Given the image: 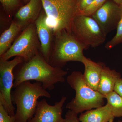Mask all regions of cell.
Wrapping results in <instances>:
<instances>
[{"mask_svg":"<svg viewBox=\"0 0 122 122\" xmlns=\"http://www.w3.org/2000/svg\"><path fill=\"white\" fill-rule=\"evenodd\" d=\"M19 65L13 70L14 89L24 82L34 80L41 83L46 90L52 91L55 84L65 82V76L68 73L62 68L51 66L39 53L30 61Z\"/></svg>","mask_w":122,"mask_h":122,"instance_id":"cell-1","label":"cell"},{"mask_svg":"<svg viewBox=\"0 0 122 122\" xmlns=\"http://www.w3.org/2000/svg\"><path fill=\"white\" fill-rule=\"evenodd\" d=\"M41 97L50 98L51 96L39 82L32 83L25 81L14 88L11 92L12 102L16 107L14 122H28L32 118Z\"/></svg>","mask_w":122,"mask_h":122,"instance_id":"cell-2","label":"cell"},{"mask_svg":"<svg viewBox=\"0 0 122 122\" xmlns=\"http://www.w3.org/2000/svg\"><path fill=\"white\" fill-rule=\"evenodd\" d=\"M67 81L76 92L74 98L66 106L67 109L78 114L104 106L105 96L87 85L81 72L74 71L68 76Z\"/></svg>","mask_w":122,"mask_h":122,"instance_id":"cell-3","label":"cell"},{"mask_svg":"<svg viewBox=\"0 0 122 122\" xmlns=\"http://www.w3.org/2000/svg\"><path fill=\"white\" fill-rule=\"evenodd\" d=\"M46 22L55 35L61 30L71 32L74 18L78 14L77 0H41Z\"/></svg>","mask_w":122,"mask_h":122,"instance_id":"cell-4","label":"cell"},{"mask_svg":"<svg viewBox=\"0 0 122 122\" xmlns=\"http://www.w3.org/2000/svg\"><path fill=\"white\" fill-rule=\"evenodd\" d=\"M54 35L55 46L53 52L50 55L49 63L54 67L62 68L70 61L82 63L85 56L83 51L88 48L67 30H61Z\"/></svg>","mask_w":122,"mask_h":122,"instance_id":"cell-5","label":"cell"},{"mask_svg":"<svg viewBox=\"0 0 122 122\" xmlns=\"http://www.w3.org/2000/svg\"><path fill=\"white\" fill-rule=\"evenodd\" d=\"M71 32L82 44L88 48L104 43L106 35L91 16L77 14L72 22Z\"/></svg>","mask_w":122,"mask_h":122,"instance_id":"cell-6","label":"cell"},{"mask_svg":"<svg viewBox=\"0 0 122 122\" xmlns=\"http://www.w3.org/2000/svg\"><path fill=\"white\" fill-rule=\"evenodd\" d=\"M38 35L35 24H30L23 30L8 50L0 56V59L7 61L14 56L21 57L28 61L38 52Z\"/></svg>","mask_w":122,"mask_h":122,"instance_id":"cell-7","label":"cell"},{"mask_svg":"<svg viewBox=\"0 0 122 122\" xmlns=\"http://www.w3.org/2000/svg\"><path fill=\"white\" fill-rule=\"evenodd\" d=\"M21 57L16 56L11 61L0 59V102L11 117L15 116V108L11 99L13 87V70L19 64L24 62Z\"/></svg>","mask_w":122,"mask_h":122,"instance_id":"cell-8","label":"cell"},{"mask_svg":"<svg viewBox=\"0 0 122 122\" xmlns=\"http://www.w3.org/2000/svg\"><path fill=\"white\" fill-rule=\"evenodd\" d=\"M91 16L107 35L117 28L122 16V4L107 1Z\"/></svg>","mask_w":122,"mask_h":122,"instance_id":"cell-9","label":"cell"},{"mask_svg":"<svg viewBox=\"0 0 122 122\" xmlns=\"http://www.w3.org/2000/svg\"><path fill=\"white\" fill-rule=\"evenodd\" d=\"M67 98L62 96L54 105H49L45 99L39 101L35 114L28 122H65L62 117V107Z\"/></svg>","mask_w":122,"mask_h":122,"instance_id":"cell-10","label":"cell"},{"mask_svg":"<svg viewBox=\"0 0 122 122\" xmlns=\"http://www.w3.org/2000/svg\"><path fill=\"white\" fill-rule=\"evenodd\" d=\"M41 7V0H30L16 13L15 22L21 29L26 27L36 21L39 17Z\"/></svg>","mask_w":122,"mask_h":122,"instance_id":"cell-11","label":"cell"},{"mask_svg":"<svg viewBox=\"0 0 122 122\" xmlns=\"http://www.w3.org/2000/svg\"><path fill=\"white\" fill-rule=\"evenodd\" d=\"M45 13H41L35 21L38 36L41 44V54L49 63L53 32L46 22Z\"/></svg>","mask_w":122,"mask_h":122,"instance_id":"cell-12","label":"cell"},{"mask_svg":"<svg viewBox=\"0 0 122 122\" xmlns=\"http://www.w3.org/2000/svg\"><path fill=\"white\" fill-rule=\"evenodd\" d=\"M82 63L85 66L83 77L86 83L94 90L98 91L100 76L103 66L102 62H96L85 56Z\"/></svg>","mask_w":122,"mask_h":122,"instance_id":"cell-13","label":"cell"},{"mask_svg":"<svg viewBox=\"0 0 122 122\" xmlns=\"http://www.w3.org/2000/svg\"><path fill=\"white\" fill-rule=\"evenodd\" d=\"M115 118L111 107L107 103L105 106L87 111L79 117L80 122H113Z\"/></svg>","mask_w":122,"mask_h":122,"instance_id":"cell-14","label":"cell"},{"mask_svg":"<svg viewBox=\"0 0 122 122\" xmlns=\"http://www.w3.org/2000/svg\"><path fill=\"white\" fill-rule=\"evenodd\" d=\"M120 78L119 73L104 66L101 73L98 91L105 96L114 91L116 83Z\"/></svg>","mask_w":122,"mask_h":122,"instance_id":"cell-15","label":"cell"},{"mask_svg":"<svg viewBox=\"0 0 122 122\" xmlns=\"http://www.w3.org/2000/svg\"><path fill=\"white\" fill-rule=\"evenodd\" d=\"M21 28L15 21H12L8 29L1 34L0 38V56L8 50Z\"/></svg>","mask_w":122,"mask_h":122,"instance_id":"cell-16","label":"cell"},{"mask_svg":"<svg viewBox=\"0 0 122 122\" xmlns=\"http://www.w3.org/2000/svg\"><path fill=\"white\" fill-rule=\"evenodd\" d=\"M115 117H122V97L113 91L105 96Z\"/></svg>","mask_w":122,"mask_h":122,"instance_id":"cell-17","label":"cell"},{"mask_svg":"<svg viewBox=\"0 0 122 122\" xmlns=\"http://www.w3.org/2000/svg\"><path fill=\"white\" fill-rule=\"evenodd\" d=\"M116 29L117 31L114 36L105 45V48L107 49H111L122 43V16L118 24Z\"/></svg>","mask_w":122,"mask_h":122,"instance_id":"cell-18","label":"cell"},{"mask_svg":"<svg viewBox=\"0 0 122 122\" xmlns=\"http://www.w3.org/2000/svg\"><path fill=\"white\" fill-rule=\"evenodd\" d=\"M107 1V0H93L89 6L85 9L81 14L91 16L101 8Z\"/></svg>","mask_w":122,"mask_h":122,"instance_id":"cell-19","label":"cell"},{"mask_svg":"<svg viewBox=\"0 0 122 122\" xmlns=\"http://www.w3.org/2000/svg\"><path fill=\"white\" fill-rule=\"evenodd\" d=\"M4 10L10 12L17 8L20 5V0H0Z\"/></svg>","mask_w":122,"mask_h":122,"instance_id":"cell-20","label":"cell"},{"mask_svg":"<svg viewBox=\"0 0 122 122\" xmlns=\"http://www.w3.org/2000/svg\"><path fill=\"white\" fill-rule=\"evenodd\" d=\"M0 122H14V118L10 116L0 102Z\"/></svg>","mask_w":122,"mask_h":122,"instance_id":"cell-21","label":"cell"},{"mask_svg":"<svg viewBox=\"0 0 122 122\" xmlns=\"http://www.w3.org/2000/svg\"><path fill=\"white\" fill-rule=\"evenodd\" d=\"M93 0H77L78 14H81L93 2Z\"/></svg>","mask_w":122,"mask_h":122,"instance_id":"cell-22","label":"cell"},{"mask_svg":"<svg viewBox=\"0 0 122 122\" xmlns=\"http://www.w3.org/2000/svg\"><path fill=\"white\" fill-rule=\"evenodd\" d=\"M65 119V122H80L78 114L70 110L66 114Z\"/></svg>","mask_w":122,"mask_h":122,"instance_id":"cell-23","label":"cell"},{"mask_svg":"<svg viewBox=\"0 0 122 122\" xmlns=\"http://www.w3.org/2000/svg\"><path fill=\"white\" fill-rule=\"evenodd\" d=\"M114 91L122 97V78L119 79L116 82Z\"/></svg>","mask_w":122,"mask_h":122,"instance_id":"cell-24","label":"cell"},{"mask_svg":"<svg viewBox=\"0 0 122 122\" xmlns=\"http://www.w3.org/2000/svg\"><path fill=\"white\" fill-rule=\"evenodd\" d=\"M118 4H122V0H112Z\"/></svg>","mask_w":122,"mask_h":122,"instance_id":"cell-25","label":"cell"},{"mask_svg":"<svg viewBox=\"0 0 122 122\" xmlns=\"http://www.w3.org/2000/svg\"><path fill=\"white\" fill-rule=\"evenodd\" d=\"M29 0H24L25 2H27V3L29 1Z\"/></svg>","mask_w":122,"mask_h":122,"instance_id":"cell-26","label":"cell"},{"mask_svg":"<svg viewBox=\"0 0 122 122\" xmlns=\"http://www.w3.org/2000/svg\"><path fill=\"white\" fill-rule=\"evenodd\" d=\"M122 122V121H120V120H119L118 121V122Z\"/></svg>","mask_w":122,"mask_h":122,"instance_id":"cell-27","label":"cell"},{"mask_svg":"<svg viewBox=\"0 0 122 122\" xmlns=\"http://www.w3.org/2000/svg\"></svg>","mask_w":122,"mask_h":122,"instance_id":"cell-28","label":"cell"}]
</instances>
